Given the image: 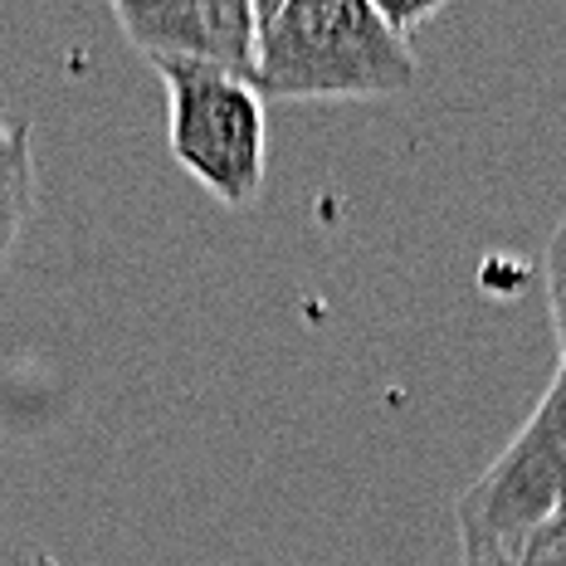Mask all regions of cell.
Masks as SVG:
<instances>
[{
  "instance_id": "obj_2",
  "label": "cell",
  "mask_w": 566,
  "mask_h": 566,
  "mask_svg": "<svg viewBox=\"0 0 566 566\" xmlns=\"http://www.w3.org/2000/svg\"><path fill=\"white\" fill-rule=\"evenodd\" d=\"M459 566H527L566 547V371L454 503Z\"/></svg>"
},
{
  "instance_id": "obj_1",
  "label": "cell",
  "mask_w": 566,
  "mask_h": 566,
  "mask_svg": "<svg viewBox=\"0 0 566 566\" xmlns=\"http://www.w3.org/2000/svg\"><path fill=\"white\" fill-rule=\"evenodd\" d=\"M420 78V59L371 0H254V88L264 103L386 98Z\"/></svg>"
},
{
  "instance_id": "obj_5",
  "label": "cell",
  "mask_w": 566,
  "mask_h": 566,
  "mask_svg": "<svg viewBox=\"0 0 566 566\" xmlns=\"http://www.w3.org/2000/svg\"><path fill=\"white\" fill-rule=\"evenodd\" d=\"M34 196V127L30 117H15L0 108V274H6L10 254H15L20 234L30 226Z\"/></svg>"
},
{
  "instance_id": "obj_6",
  "label": "cell",
  "mask_w": 566,
  "mask_h": 566,
  "mask_svg": "<svg viewBox=\"0 0 566 566\" xmlns=\"http://www.w3.org/2000/svg\"><path fill=\"white\" fill-rule=\"evenodd\" d=\"M542 274H547V317L552 333H557V367L566 371V216L557 220L547 240V254H542Z\"/></svg>"
},
{
  "instance_id": "obj_7",
  "label": "cell",
  "mask_w": 566,
  "mask_h": 566,
  "mask_svg": "<svg viewBox=\"0 0 566 566\" xmlns=\"http://www.w3.org/2000/svg\"><path fill=\"white\" fill-rule=\"evenodd\" d=\"M371 6H376V15H381V25L391 30L396 40H406V44L416 40L420 25H430V20L444 10L440 0H420V6H391V0H371Z\"/></svg>"
},
{
  "instance_id": "obj_3",
  "label": "cell",
  "mask_w": 566,
  "mask_h": 566,
  "mask_svg": "<svg viewBox=\"0 0 566 566\" xmlns=\"http://www.w3.org/2000/svg\"><path fill=\"white\" fill-rule=\"evenodd\" d=\"M167 84V147L191 181L240 210L264 191L269 103L240 74L206 64H151Z\"/></svg>"
},
{
  "instance_id": "obj_4",
  "label": "cell",
  "mask_w": 566,
  "mask_h": 566,
  "mask_svg": "<svg viewBox=\"0 0 566 566\" xmlns=\"http://www.w3.org/2000/svg\"><path fill=\"white\" fill-rule=\"evenodd\" d=\"M113 20L151 64H206L254 84V0H117Z\"/></svg>"
}]
</instances>
